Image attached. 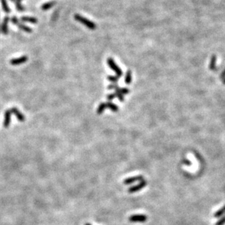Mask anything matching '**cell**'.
<instances>
[{"label": "cell", "mask_w": 225, "mask_h": 225, "mask_svg": "<svg viewBox=\"0 0 225 225\" xmlns=\"http://www.w3.org/2000/svg\"><path fill=\"white\" fill-rule=\"evenodd\" d=\"M74 18L76 21H79V22H80L81 23H82L83 25H85L86 27H88V29H90V30H95V29H96V25L94 22L84 18L83 16L80 15L76 14L74 15Z\"/></svg>", "instance_id": "6da1fadb"}, {"label": "cell", "mask_w": 225, "mask_h": 225, "mask_svg": "<svg viewBox=\"0 0 225 225\" xmlns=\"http://www.w3.org/2000/svg\"><path fill=\"white\" fill-rule=\"evenodd\" d=\"M107 64H108V66H109V67H110L111 69H112V70L116 73L117 77H120L123 76V71L121 70V69L117 65L116 63L115 62V61L112 59V58H109L107 59Z\"/></svg>", "instance_id": "7a4b0ae2"}, {"label": "cell", "mask_w": 225, "mask_h": 225, "mask_svg": "<svg viewBox=\"0 0 225 225\" xmlns=\"http://www.w3.org/2000/svg\"><path fill=\"white\" fill-rule=\"evenodd\" d=\"M147 220V216L144 214H135L129 217V221L133 223H143Z\"/></svg>", "instance_id": "3957f363"}, {"label": "cell", "mask_w": 225, "mask_h": 225, "mask_svg": "<svg viewBox=\"0 0 225 225\" xmlns=\"http://www.w3.org/2000/svg\"><path fill=\"white\" fill-rule=\"evenodd\" d=\"M147 181L144 180V179L142 181H139V183L138 184L130 187V188L128 189V192H129V193H135V192H137L140 191L141 190H142L143 188H144V187L147 186Z\"/></svg>", "instance_id": "277c9868"}, {"label": "cell", "mask_w": 225, "mask_h": 225, "mask_svg": "<svg viewBox=\"0 0 225 225\" xmlns=\"http://www.w3.org/2000/svg\"><path fill=\"white\" fill-rule=\"evenodd\" d=\"M142 180H144L143 176H133V177H130L125 179L124 181H123V184H125V185H130V184H132L133 183H135L136 181H141Z\"/></svg>", "instance_id": "5b68a950"}, {"label": "cell", "mask_w": 225, "mask_h": 225, "mask_svg": "<svg viewBox=\"0 0 225 225\" xmlns=\"http://www.w3.org/2000/svg\"><path fill=\"white\" fill-rule=\"evenodd\" d=\"M28 61V57L26 56H21V57L18 58H13L10 61V64L13 66H18L20 64H22Z\"/></svg>", "instance_id": "8992f818"}, {"label": "cell", "mask_w": 225, "mask_h": 225, "mask_svg": "<svg viewBox=\"0 0 225 225\" xmlns=\"http://www.w3.org/2000/svg\"><path fill=\"white\" fill-rule=\"evenodd\" d=\"M11 115L12 112L10 109H7L5 112V120H4V126L5 128H8V126L10 124V120H11Z\"/></svg>", "instance_id": "52a82bcc"}, {"label": "cell", "mask_w": 225, "mask_h": 225, "mask_svg": "<svg viewBox=\"0 0 225 225\" xmlns=\"http://www.w3.org/2000/svg\"><path fill=\"white\" fill-rule=\"evenodd\" d=\"M11 112L12 114H14L16 116V117L18 118V120H19V121L21 122H23L24 121V120H25V117H24V115H23L22 113H21V112L18 111V109H17V108H12L11 109Z\"/></svg>", "instance_id": "ba28073f"}, {"label": "cell", "mask_w": 225, "mask_h": 225, "mask_svg": "<svg viewBox=\"0 0 225 225\" xmlns=\"http://www.w3.org/2000/svg\"><path fill=\"white\" fill-rule=\"evenodd\" d=\"M9 21H10V18H9L8 16H6V17H5V18H4L3 23H2V31L4 34H5V35L7 34L8 33L7 24H8V22H9Z\"/></svg>", "instance_id": "9c48e42d"}, {"label": "cell", "mask_w": 225, "mask_h": 225, "mask_svg": "<svg viewBox=\"0 0 225 225\" xmlns=\"http://www.w3.org/2000/svg\"><path fill=\"white\" fill-rule=\"evenodd\" d=\"M23 22H29L31 23H37V19L34 17H28V16H23L21 18Z\"/></svg>", "instance_id": "30bf717a"}, {"label": "cell", "mask_w": 225, "mask_h": 225, "mask_svg": "<svg viewBox=\"0 0 225 225\" xmlns=\"http://www.w3.org/2000/svg\"><path fill=\"white\" fill-rule=\"evenodd\" d=\"M216 55H213L211 61H210L209 69L210 70L214 71L216 69Z\"/></svg>", "instance_id": "8fae6325"}, {"label": "cell", "mask_w": 225, "mask_h": 225, "mask_svg": "<svg viewBox=\"0 0 225 225\" xmlns=\"http://www.w3.org/2000/svg\"><path fill=\"white\" fill-rule=\"evenodd\" d=\"M131 81H132V72L131 70H128L125 76V82L127 85H129L131 83Z\"/></svg>", "instance_id": "7c38bea8"}, {"label": "cell", "mask_w": 225, "mask_h": 225, "mask_svg": "<svg viewBox=\"0 0 225 225\" xmlns=\"http://www.w3.org/2000/svg\"><path fill=\"white\" fill-rule=\"evenodd\" d=\"M55 5H56V2H55V1H51V2H47V3L43 4V5H42L41 8H42V10H49V9H50L51 7H53Z\"/></svg>", "instance_id": "4fadbf2b"}, {"label": "cell", "mask_w": 225, "mask_h": 225, "mask_svg": "<svg viewBox=\"0 0 225 225\" xmlns=\"http://www.w3.org/2000/svg\"><path fill=\"white\" fill-rule=\"evenodd\" d=\"M106 107H108L109 109H110L112 112H118L119 108H118V106L116 105V104H113V103L111 102V101H109V102L106 103Z\"/></svg>", "instance_id": "5bb4252c"}, {"label": "cell", "mask_w": 225, "mask_h": 225, "mask_svg": "<svg viewBox=\"0 0 225 225\" xmlns=\"http://www.w3.org/2000/svg\"><path fill=\"white\" fill-rule=\"evenodd\" d=\"M1 4H2V9H3L4 12H5L6 13H10V12H11L10 7H8L7 0H1Z\"/></svg>", "instance_id": "9a60e30c"}, {"label": "cell", "mask_w": 225, "mask_h": 225, "mask_svg": "<svg viewBox=\"0 0 225 225\" xmlns=\"http://www.w3.org/2000/svg\"><path fill=\"white\" fill-rule=\"evenodd\" d=\"M225 214V206H224L223 207L219 209V211H217L214 214V217L215 218H220L222 217V216H224Z\"/></svg>", "instance_id": "2e32d148"}, {"label": "cell", "mask_w": 225, "mask_h": 225, "mask_svg": "<svg viewBox=\"0 0 225 225\" xmlns=\"http://www.w3.org/2000/svg\"><path fill=\"white\" fill-rule=\"evenodd\" d=\"M106 108V103H101V104H99L98 107L96 112H97L98 115H101V114L104 112Z\"/></svg>", "instance_id": "e0dca14e"}, {"label": "cell", "mask_w": 225, "mask_h": 225, "mask_svg": "<svg viewBox=\"0 0 225 225\" xmlns=\"http://www.w3.org/2000/svg\"><path fill=\"white\" fill-rule=\"evenodd\" d=\"M18 26V27H19L20 29L24 31L28 32V33H31V32H32V29H31L30 27H29V26H25L24 24H20L19 23Z\"/></svg>", "instance_id": "ac0fdd59"}, {"label": "cell", "mask_w": 225, "mask_h": 225, "mask_svg": "<svg viewBox=\"0 0 225 225\" xmlns=\"http://www.w3.org/2000/svg\"><path fill=\"white\" fill-rule=\"evenodd\" d=\"M21 1H22V0H15V7L18 11L23 12L24 10H25V8L21 5Z\"/></svg>", "instance_id": "d6986e66"}, {"label": "cell", "mask_w": 225, "mask_h": 225, "mask_svg": "<svg viewBox=\"0 0 225 225\" xmlns=\"http://www.w3.org/2000/svg\"><path fill=\"white\" fill-rule=\"evenodd\" d=\"M107 79H108L109 82H113V84H117V82H118L119 77H117V76H108Z\"/></svg>", "instance_id": "ffe728a7"}, {"label": "cell", "mask_w": 225, "mask_h": 225, "mask_svg": "<svg viewBox=\"0 0 225 225\" xmlns=\"http://www.w3.org/2000/svg\"><path fill=\"white\" fill-rule=\"evenodd\" d=\"M115 90H119L120 92V93H122L123 95H127L128 94V93H130V90L128 89V88H120V87H117V88L115 89Z\"/></svg>", "instance_id": "44dd1931"}, {"label": "cell", "mask_w": 225, "mask_h": 225, "mask_svg": "<svg viewBox=\"0 0 225 225\" xmlns=\"http://www.w3.org/2000/svg\"><path fill=\"white\" fill-rule=\"evenodd\" d=\"M115 96H116V97L119 99V101H124V96H123V95L122 94V93H120L119 90H115Z\"/></svg>", "instance_id": "7402d4cb"}, {"label": "cell", "mask_w": 225, "mask_h": 225, "mask_svg": "<svg viewBox=\"0 0 225 225\" xmlns=\"http://www.w3.org/2000/svg\"><path fill=\"white\" fill-rule=\"evenodd\" d=\"M225 224V214L224 216H222L221 219L219 221L216 222V223L215 224V225H224Z\"/></svg>", "instance_id": "603a6c76"}, {"label": "cell", "mask_w": 225, "mask_h": 225, "mask_svg": "<svg viewBox=\"0 0 225 225\" xmlns=\"http://www.w3.org/2000/svg\"><path fill=\"white\" fill-rule=\"evenodd\" d=\"M115 97H116V96H115V93H112V94H109V95H107V96H106L107 99H108V101H112V100H113V99L115 98Z\"/></svg>", "instance_id": "cb8c5ba5"}, {"label": "cell", "mask_w": 225, "mask_h": 225, "mask_svg": "<svg viewBox=\"0 0 225 225\" xmlns=\"http://www.w3.org/2000/svg\"><path fill=\"white\" fill-rule=\"evenodd\" d=\"M11 21L13 24H15V25H18L19 24V22H18V18H16L15 16H13V18H11Z\"/></svg>", "instance_id": "d4e9b609"}, {"label": "cell", "mask_w": 225, "mask_h": 225, "mask_svg": "<svg viewBox=\"0 0 225 225\" xmlns=\"http://www.w3.org/2000/svg\"><path fill=\"white\" fill-rule=\"evenodd\" d=\"M117 87H118V85H117V84H112V85H110L108 86V89L115 90L117 88Z\"/></svg>", "instance_id": "484cf974"}, {"label": "cell", "mask_w": 225, "mask_h": 225, "mask_svg": "<svg viewBox=\"0 0 225 225\" xmlns=\"http://www.w3.org/2000/svg\"><path fill=\"white\" fill-rule=\"evenodd\" d=\"M182 163H183V164H185L187 165H192L191 162H190V160H187V159H184V160H182Z\"/></svg>", "instance_id": "4316f807"}, {"label": "cell", "mask_w": 225, "mask_h": 225, "mask_svg": "<svg viewBox=\"0 0 225 225\" xmlns=\"http://www.w3.org/2000/svg\"><path fill=\"white\" fill-rule=\"evenodd\" d=\"M220 78H221V79H222V80H224V79L225 78V69H224L223 72H222V73H221V74H220Z\"/></svg>", "instance_id": "83f0119b"}, {"label": "cell", "mask_w": 225, "mask_h": 225, "mask_svg": "<svg viewBox=\"0 0 225 225\" xmlns=\"http://www.w3.org/2000/svg\"><path fill=\"white\" fill-rule=\"evenodd\" d=\"M223 84L224 85H225V78L223 80Z\"/></svg>", "instance_id": "f1b7e54d"}, {"label": "cell", "mask_w": 225, "mask_h": 225, "mask_svg": "<svg viewBox=\"0 0 225 225\" xmlns=\"http://www.w3.org/2000/svg\"><path fill=\"white\" fill-rule=\"evenodd\" d=\"M85 225H91V224H89V223H88V224H85Z\"/></svg>", "instance_id": "f546056e"}, {"label": "cell", "mask_w": 225, "mask_h": 225, "mask_svg": "<svg viewBox=\"0 0 225 225\" xmlns=\"http://www.w3.org/2000/svg\"><path fill=\"white\" fill-rule=\"evenodd\" d=\"M11 1H13H13H14V0H11Z\"/></svg>", "instance_id": "4dcf8cb0"}]
</instances>
